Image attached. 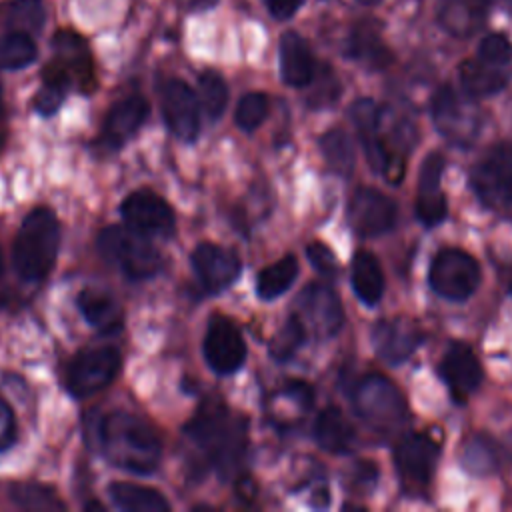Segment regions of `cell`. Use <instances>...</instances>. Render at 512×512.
I'll return each mask as SVG.
<instances>
[{
	"mask_svg": "<svg viewBox=\"0 0 512 512\" xmlns=\"http://www.w3.org/2000/svg\"><path fill=\"white\" fill-rule=\"evenodd\" d=\"M60 224L52 210L38 206L26 214L12 244V264L22 280L38 282L56 264Z\"/></svg>",
	"mask_w": 512,
	"mask_h": 512,
	"instance_id": "3",
	"label": "cell"
},
{
	"mask_svg": "<svg viewBox=\"0 0 512 512\" xmlns=\"http://www.w3.org/2000/svg\"><path fill=\"white\" fill-rule=\"evenodd\" d=\"M350 398L356 414L374 430L390 432L406 418V402L400 390L380 374L360 378L354 384Z\"/></svg>",
	"mask_w": 512,
	"mask_h": 512,
	"instance_id": "5",
	"label": "cell"
},
{
	"mask_svg": "<svg viewBox=\"0 0 512 512\" xmlns=\"http://www.w3.org/2000/svg\"><path fill=\"white\" fill-rule=\"evenodd\" d=\"M124 224L144 236L168 238L174 234L176 218L172 206L152 190H136L120 204Z\"/></svg>",
	"mask_w": 512,
	"mask_h": 512,
	"instance_id": "10",
	"label": "cell"
},
{
	"mask_svg": "<svg viewBox=\"0 0 512 512\" xmlns=\"http://www.w3.org/2000/svg\"><path fill=\"white\" fill-rule=\"evenodd\" d=\"M512 76V66L492 64L482 58H470L460 66V82L470 96H492L500 92Z\"/></svg>",
	"mask_w": 512,
	"mask_h": 512,
	"instance_id": "24",
	"label": "cell"
},
{
	"mask_svg": "<svg viewBox=\"0 0 512 512\" xmlns=\"http://www.w3.org/2000/svg\"><path fill=\"white\" fill-rule=\"evenodd\" d=\"M162 116L168 130L184 140L194 142L200 134V100L198 94L182 80H168L160 92Z\"/></svg>",
	"mask_w": 512,
	"mask_h": 512,
	"instance_id": "12",
	"label": "cell"
},
{
	"mask_svg": "<svg viewBox=\"0 0 512 512\" xmlns=\"http://www.w3.org/2000/svg\"><path fill=\"white\" fill-rule=\"evenodd\" d=\"M16 418L6 400L0 398V452H6L16 442Z\"/></svg>",
	"mask_w": 512,
	"mask_h": 512,
	"instance_id": "43",
	"label": "cell"
},
{
	"mask_svg": "<svg viewBox=\"0 0 512 512\" xmlns=\"http://www.w3.org/2000/svg\"><path fill=\"white\" fill-rule=\"evenodd\" d=\"M470 184L478 200L492 210L512 206V144H498L472 168Z\"/></svg>",
	"mask_w": 512,
	"mask_h": 512,
	"instance_id": "8",
	"label": "cell"
},
{
	"mask_svg": "<svg viewBox=\"0 0 512 512\" xmlns=\"http://www.w3.org/2000/svg\"><path fill=\"white\" fill-rule=\"evenodd\" d=\"M508 210H510V212H512V206H510V208H508Z\"/></svg>",
	"mask_w": 512,
	"mask_h": 512,
	"instance_id": "50",
	"label": "cell"
},
{
	"mask_svg": "<svg viewBox=\"0 0 512 512\" xmlns=\"http://www.w3.org/2000/svg\"><path fill=\"white\" fill-rule=\"evenodd\" d=\"M280 74L288 86L302 88L314 78V58L308 42L298 32H286L280 38Z\"/></svg>",
	"mask_w": 512,
	"mask_h": 512,
	"instance_id": "23",
	"label": "cell"
},
{
	"mask_svg": "<svg viewBox=\"0 0 512 512\" xmlns=\"http://www.w3.org/2000/svg\"><path fill=\"white\" fill-rule=\"evenodd\" d=\"M460 462L470 474L488 476V474L496 472V468L500 464L498 448L488 436L474 434L462 444Z\"/></svg>",
	"mask_w": 512,
	"mask_h": 512,
	"instance_id": "34",
	"label": "cell"
},
{
	"mask_svg": "<svg viewBox=\"0 0 512 512\" xmlns=\"http://www.w3.org/2000/svg\"><path fill=\"white\" fill-rule=\"evenodd\" d=\"M296 276H298V260L292 254H288L260 270L256 278V292L262 300H274L294 284Z\"/></svg>",
	"mask_w": 512,
	"mask_h": 512,
	"instance_id": "32",
	"label": "cell"
},
{
	"mask_svg": "<svg viewBox=\"0 0 512 512\" xmlns=\"http://www.w3.org/2000/svg\"><path fill=\"white\" fill-rule=\"evenodd\" d=\"M270 14L278 20H286L296 14V10L302 6L304 0H264Z\"/></svg>",
	"mask_w": 512,
	"mask_h": 512,
	"instance_id": "44",
	"label": "cell"
},
{
	"mask_svg": "<svg viewBox=\"0 0 512 512\" xmlns=\"http://www.w3.org/2000/svg\"><path fill=\"white\" fill-rule=\"evenodd\" d=\"M486 6L488 0H446L440 10V22L448 32L468 36L482 22Z\"/></svg>",
	"mask_w": 512,
	"mask_h": 512,
	"instance_id": "30",
	"label": "cell"
},
{
	"mask_svg": "<svg viewBox=\"0 0 512 512\" xmlns=\"http://www.w3.org/2000/svg\"><path fill=\"white\" fill-rule=\"evenodd\" d=\"M76 304L82 312V316L100 332L104 334H114L122 328L124 324V314H122V306L118 304V300L98 288H84L78 298Z\"/></svg>",
	"mask_w": 512,
	"mask_h": 512,
	"instance_id": "25",
	"label": "cell"
},
{
	"mask_svg": "<svg viewBox=\"0 0 512 512\" xmlns=\"http://www.w3.org/2000/svg\"><path fill=\"white\" fill-rule=\"evenodd\" d=\"M482 280V272L474 256L460 248L440 250L428 272L430 288L446 300L462 302L472 296Z\"/></svg>",
	"mask_w": 512,
	"mask_h": 512,
	"instance_id": "7",
	"label": "cell"
},
{
	"mask_svg": "<svg viewBox=\"0 0 512 512\" xmlns=\"http://www.w3.org/2000/svg\"><path fill=\"white\" fill-rule=\"evenodd\" d=\"M306 340V326L300 320V316H290L286 324L274 334L270 340V354L276 360H288L296 354V350L304 344Z\"/></svg>",
	"mask_w": 512,
	"mask_h": 512,
	"instance_id": "39",
	"label": "cell"
},
{
	"mask_svg": "<svg viewBox=\"0 0 512 512\" xmlns=\"http://www.w3.org/2000/svg\"><path fill=\"white\" fill-rule=\"evenodd\" d=\"M110 500L126 512H166L170 510L168 500L150 486H140L132 482H114L108 486Z\"/></svg>",
	"mask_w": 512,
	"mask_h": 512,
	"instance_id": "28",
	"label": "cell"
},
{
	"mask_svg": "<svg viewBox=\"0 0 512 512\" xmlns=\"http://www.w3.org/2000/svg\"><path fill=\"white\" fill-rule=\"evenodd\" d=\"M36 60V44L30 34L6 32L0 36V70H20Z\"/></svg>",
	"mask_w": 512,
	"mask_h": 512,
	"instance_id": "37",
	"label": "cell"
},
{
	"mask_svg": "<svg viewBox=\"0 0 512 512\" xmlns=\"http://www.w3.org/2000/svg\"><path fill=\"white\" fill-rule=\"evenodd\" d=\"M300 320L318 336H334L344 322V312L338 294L326 284H308L298 298Z\"/></svg>",
	"mask_w": 512,
	"mask_h": 512,
	"instance_id": "16",
	"label": "cell"
},
{
	"mask_svg": "<svg viewBox=\"0 0 512 512\" xmlns=\"http://www.w3.org/2000/svg\"><path fill=\"white\" fill-rule=\"evenodd\" d=\"M442 172H444V156L438 152H430L420 166L418 190L414 200L416 216L424 226H436L448 214L446 196L440 188Z\"/></svg>",
	"mask_w": 512,
	"mask_h": 512,
	"instance_id": "18",
	"label": "cell"
},
{
	"mask_svg": "<svg viewBox=\"0 0 512 512\" xmlns=\"http://www.w3.org/2000/svg\"><path fill=\"white\" fill-rule=\"evenodd\" d=\"M0 26L8 32H40L44 26L42 0H8L0 8Z\"/></svg>",
	"mask_w": 512,
	"mask_h": 512,
	"instance_id": "31",
	"label": "cell"
},
{
	"mask_svg": "<svg viewBox=\"0 0 512 512\" xmlns=\"http://www.w3.org/2000/svg\"><path fill=\"white\" fill-rule=\"evenodd\" d=\"M8 496L22 510L54 512V510L66 508L64 502L60 500V496L52 488L38 484V482H14V484H10Z\"/></svg>",
	"mask_w": 512,
	"mask_h": 512,
	"instance_id": "35",
	"label": "cell"
},
{
	"mask_svg": "<svg viewBox=\"0 0 512 512\" xmlns=\"http://www.w3.org/2000/svg\"><path fill=\"white\" fill-rule=\"evenodd\" d=\"M502 2V6L512 14V0H500Z\"/></svg>",
	"mask_w": 512,
	"mask_h": 512,
	"instance_id": "49",
	"label": "cell"
},
{
	"mask_svg": "<svg viewBox=\"0 0 512 512\" xmlns=\"http://www.w3.org/2000/svg\"><path fill=\"white\" fill-rule=\"evenodd\" d=\"M190 260H192V268L198 282L210 294L224 292L228 286H232L238 280L242 272L240 258L232 250L212 242L198 244Z\"/></svg>",
	"mask_w": 512,
	"mask_h": 512,
	"instance_id": "15",
	"label": "cell"
},
{
	"mask_svg": "<svg viewBox=\"0 0 512 512\" xmlns=\"http://www.w3.org/2000/svg\"><path fill=\"white\" fill-rule=\"evenodd\" d=\"M438 454L440 448L428 434L404 436L394 450V462L402 484L412 490L426 488L434 474Z\"/></svg>",
	"mask_w": 512,
	"mask_h": 512,
	"instance_id": "13",
	"label": "cell"
},
{
	"mask_svg": "<svg viewBox=\"0 0 512 512\" xmlns=\"http://www.w3.org/2000/svg\"><path fill=\"white\" fill-rule=\"evenodd\" d=\"M96 244L100 256L130 280L152 278L162 268V256L150 242V236H144L126 224L106 226L98 234Z\"/></svg>",
	"mask_w": 512,
	"mask_h": 512,
	"instance_id": "4",
	"label": "cell"
},
{
	"mask_svg": "<svg viewBox=\"0 0 512 512\" xmlns=\"http://www.w3.org/2000/svg\"><path fill=\"white\" fill-rule=\"evenodd\" d=\"M4 140H6V108H4L2 86H0V148L4 146Z\"/></svg>",
	"mask_w": 512,
	"mask_h": 512,
	"instance_id": "46",
	"label": "cell"
},
{
	"mask_svg": "<svg viewBox=\"0 0 512 512\" xmlns=\"http://www.w3.org/2000/svg\"><path fill=\"white\" fill-rule=\"evenodd\" d=\"M348 56L368 68H382L390 60V52L382 44L380 36L366 24H360L352 30L348 38Z\"/></svg>",
	"mask_w": 512,
	"mask_h": 512,
	"instance_id": "33",
	"label": "cell"
},
{
	"mask_svg": "<svg viewBox=\"0 0 512 512\" xmlns=\"http://www.w3.org/2000/svg\"><path fill=\"white\" fill-rule=\"evenodd\" d=\"M380 116H382V110L368 98L356 100L350 108V118L356 126L358 138L362 142V148H364V154H366L370 166L376 172L386 176L388 154L384 150L382 136H380Z\"/></svg>",
	"mask_w": 512,
	"mask_h": 512,
	"instance_id": "22",
	"label": "cell"
},
{
	"mask_svg": "<svg viewBox=\"0 0 512 512\" xmlns=\"http://www.w3.org/2000/svg\"><path fill=\"white\" fill-rule=\"evenodd\" d=\"M468 92L460 94L452 86H442L432 98L430 110L438 132L454 146H470L480 134V110Z\"/></svg>",
	"mask_w": 512,
	"mask_h": 512,
	"instance_id": "6",
	"label": "cell"
},
{
	"mask_svg": "<svg viewBox=\"0 0 512 512\" xmlns=\"http://www.w3.org/2000/svg\"><path fill=\"white\" fill-rule=\"evenodd\" d=\"M52 48L54 58L66 68L72 82H76L82 92H92L96 86V76L86 40L72 30H60L52 38Z\"/></svg>",
	"mask_w": 512,
	"mask_h": 512,
	"instance_id": "21",
	"label": "cell"
},
{
	"mask_svg": "<svg viewBox=\"0 0 512 512\" xmlns=\"http://www.w3.org/2000/svg\"><path fill=\"white\" fill-rule=\"evenodd\" d=\"M70 84L72 78L66 72V68L56 58L50 60L42 70V88L34 98L36 112L42 116L56 114L70 90Z\"/></svg>",
	"mask_w": 512,
	"mask_h": 512,
	"instance_id": "29",
	"label": "cell"
},
{
	"mask_svg": "<svg viewBox=\"0 0 512 512\" xmlns=\"http://www.w3.org/2000/svg\"><path fill=\"white\" fill-rule=\"evenodd\" d=\"M350 282H352L356 296L364 304L374 306L380 302V298L384 294V272H382L378 258L372 252L358 250L354 254Z\"/></svg>",
	"mask_w": 512,
	"mask_h": 512,
	"instance_id": "27",
	"label": "cell"
},
{
	"mask_svg": "<svg viewBox=\"0 0 512 512\" xmlns=\"http://www.w3.org/2000/svg\"><path fill=\"white\" fill-rule=\"evenodd\" d=\"M180 8L186 12H198V10H208L214 4H218V0H178Z\"/></svg>",
	"mask_w": 512,
	"mask_h": 512,
	"instance_id": "45",
	"label": "cell"
},
{
	"mask_svg": "<svg viewBox=\"0 0 512 512\" xmlns=\"http://www.w3.org/2000/svg\"><path fill=\"white\" fill-rule=\"evenodd\" d=\"M200 468L230 478L240 468L248 448V420L222 402H206L182 428Z\"/></svg>",
	"mask_w": 512,
	"mask_h": 512,
	"instance_id": "1",
	"label": "cell"
},
{
	"mask_svg": "<svg viewBox=\"0 0 512 512\" xmlns=\"http://www.w3.org/2000/svg\"><path fill=\"white\" fill-rule=\"evenodd\" d=\"M198 100L210 120H218L222 116L228 104V86L218 72L206 70L198 76Z\"/></svg>",
	"mask_w": 512,
	"mask_h": 512,
	"instance_id": "38",
	"label": "cell"
},
{
	"mask_svg": "<svg viewBox=\"0 0 512 512\" xmlns=\"http://www.w3.org/2000/svg\"><path fill=\"white\" fill-rule=\"evenodd\" d=\"M438 370L456 402H466L482 382V366L472 348L462 342H452L446 348Z\"/></svg>",
	"mask_w": 512,
	"mask_h": 512,
	"instance_id": "17",
	"label": "cell"
},
{
	"mask_svg": "<svg viewBox=\"0 0 512 512\" xmlns=\"http://www.w3.org/2000/svg\"><path fill=\"white\" fill-rule=\"evenodd\" d=\"M306 256L310 260V264L324 276L328 278H334L338 274V262H336V256L334 252L322 244V242H312L306 246Z\"/></svg>",
	"mask_w": 512,
	"mask_h": 512,
	"instance_id": "42",
	"label": "cell"
},
{
	"mask_svg": "<svg viewBox=\"0 0 512 512\" xmlns=\"http://www.w3.org/2000/svg\"><path fill=\"white\" fill-rule=\"evenodd\" d=\"M422 342L418 326L404 318L378 320L372 328V344L378 354L388 364L404 362Z\"/></svg>",
	"mask_w": 512,
	"mask_h": 512,
	"instance_id": "19",
	"label": "cell"
},
{
	"mask_svg": "<svg viewBox=\"0 0 512 512\" xmlns=\"http://www.w3.org/2000/svg\"><path fill=\"white\" fill-rule=\"evenodd\" d=\"M500 276H502V282H504L506 290L512 294V266H506V268H502Z\"/></svg>",
	"mask_w": 512,
	"mask_h": 512,
	"instance_id": "48",
	"label": "cell"
},
{
	"mask_svg": "<svg viewBox=\"0 0 512 512\" xmlns=\"http://www.w3.org/2000/svg\"><path fill=\"white\" fill-rule=\"evenodd\" d=\"M268 116V96L262 92H248L240 98L234 120L236 126L244 132L256 130Z\"/></svg>",
	"mask_w": 512,
	"mask_h": 512,
	"instance_id": "40",
	"label": "cell"
},
{
	"mask_svg": "<svg viewBox=\"0 0 512 512\" xmlns=\"http://www.w3.org/2000/svg\"><path fill=\"white\" fill-rule=\"evenodd\" d=\"M202 352L216 374H232L246 360V342L228 318L214 316L208 324Z\"/></svg>",
	"mask_w": 512,
	"mask_h": 512,
	"instance_id": "14",
	"label": "cell"
},
{
	"mask_svg": "<svg viewBox=\"0 0 512 512\" xmlns=\"http://www.w3.org/2000/svg\"><path fill=\"white\" fill-rule=\"evenodd\" d=\"M320 150L326 164L340 176H348L354 170V146L344 130L334 128L322 134Z\"/></svg>",
	"mask_w": 512,
	"mask_h": 512,
	"instance_id": "36",
	"label": "cell"
},
{
	"mask_svg": "<svg viewBox=\"0 0 512 512\" xmlns=\"http://www.w3.org/2000/svg\"><path fill=\"white\" fill-rule=\"evenodd\" d=\"M314 438L318 446L332 454H344L354 444V428L340 408H324L314 422Z\"/></svg>",
	"mask_w": 512,
	"mask_h": 512,
	"instance_id": "26",
	"label": "cell"
},
{
	"mask_svg": "<svg viewBox=\"0 0 512 512\" xmlns=\"http://www.w3.org/2000/svg\"><path fill=\"white\" fill-rule=\"evenodd\" d=\"M6 300V268H4V256L0 250V304Z\"/></svg>",
	"mask_w": 512,
	"mask_h": 512,
	"instance_id": "47",
	"label": "cell"
},
{
	"mask_svg": "<svg viewBox=\"0 0 512 512\" xmlns=\"http://www.w3.org/2000/svg\"><path fill=\"white\" fill-rule=\"evenodd\" d=\"M148 116V102L142 96H128L118 100L106 114L102 124L100 144L106 150L122 148L142 126Z\"/></svg>",
	"mask_w": 512,
	"mask_h": 512,
	"instance_id": "20",
	"label": "cell"
},
{
	"mask_svg": "<svg viewBox=\"0 0 512 512\" xmlns=\"http://www.w3.org/2000/svg\"><path fill=\"white\" fill-rule=\"evenodd\" d=\"M102 456L116 468L152 474L162 456V442L148 420L130 412H110L98 424Z\"/></svg>",
	"mask_w": 512,
	"mask_h": 512,
	"instance_id": "2",
	"label": "cell"
},
{
	"mask_svg": "<svg viewBox=\"0 0 512 512\" xmlns=\"http://www.w3.org/2000/svg\"><path fill=\"white\" fill-rule=\"evenodd\" d=\"M396 218V202L374 188H358L348 202V222L358 236H382L394 228Z\"/></svg>",
	"mask_w": 512,
	"mask_h": 512,
	"instance_id": "11",
	"label": "cell"
},
{
	"mask_svg": "<svg viewBox=\"0 0 512 512\" xmlns=\"http://www.w3.org/2000/svg\"><path fill=\"white\" fill-rule=\"evenodd\" d=\"M122 356L114 346L80 350L68 364L66 388L74 398H86L104 390L120 372Z\"/></svg>",
	"mask_w": 512,
	"mask_h": 512,
	"instance_id": "9",
	"label": "cell"
},
{
	"mask_svg": "<svg viewBox=\"0 0 512 512\" xmlns=\"http://www.w3.org/2000/svg\"><path fill=\"white\" fill-rule=\"evenodd\" d=\"M478 58L500 66H512V44L502 34H488L478 46Z\"/></svg>",
	"mask_w": 512,
	"mask_h": 512,
	"instance_id": "41",
	"label": "cell"
}]
</instances>
